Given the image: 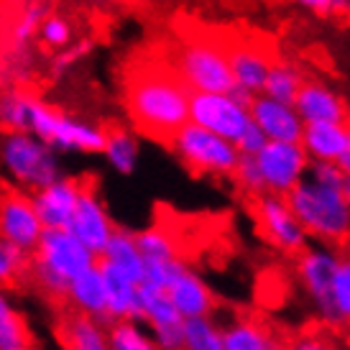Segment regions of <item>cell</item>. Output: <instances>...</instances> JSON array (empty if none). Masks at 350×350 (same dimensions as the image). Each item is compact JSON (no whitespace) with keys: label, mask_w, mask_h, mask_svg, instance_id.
Instances as JSON below:
<instances>
[{"label":"cell","mask_w":350,"mask_h":350,"mask_svg":"<svg viewBox=\"0 0 350 350\" xmlns=\"http://www.w3.org/2000/svg\"><path fill=\"white\" fill-rule=\"evenodd\" d=\"M301 82H304V72L294 62L276 59V62H271V67H269V75H266L261 92L273 100H282V103H294Z\"/></svg>","instance_id":"26"},{"label":"cell","mask_w":350,"mask_h":350,"mask_svg":"<svg viewBox=\"0 0 350 350\" xmlns=\"http://www.w3.org/2000/svg\"><path fill=\"white\" fill-rule=\"evenodd\" d=\"M36 39L51 51H59L64 49L69 41L75 39V31H72V23L67 18H62V16H44L41 21L39 31H36Z\"/></svg>","instance_id":"36"},{"label":"cell","mask_w":350,"mask_h":350,"mask_svg":"<svg viewBox=\"0 0 350 350\" xmlns=\"http://www.w3.org/2000/svg\"><path fill=\"white\" fill-rule=\"evenodd\" d=\"M67 301L79 312V314H90L100 320L103 325H110V314H107V297H105V282L100 273L98 263L90 266L88 271L77 273L67 286Z\"/></svg>","instance_id":"20"},{"label":"cell","mask_w":350,"mask_h":350,"mask_svg":"<svg viewBox=\"0 0 350 350\" xmlns=\"http://www.w3.org/2000/svg\"><path fill=\"white\" fill-rule=\"evenodd\" d=\"M107 131L92 120H77L59 110L46 144L59 154H103Z\"/></svg>","instance_id":"14"},{"label":"cell","mask_w":350,"mask_h":350,"mask_svg":"<svg viewBox=\"0 0 350 350\" xmlns=\"http://www.w3.org/2000/svg\"><path fill=\"white\" fill-rule=\"evenodd\" d=\"M82 185L85 182L64 174L49 185L33 189L31 202H33V210H36L44 228H67L69 217L75 213L77 197L82 192Z\"/></svg>","instance_id":"13"},{"label":"cell","mask_w":350,"mask_h":350,"mask_svg":"<svg viewBox=\"0 0 350 350\" xmlns=\"http://www.w3.org/2000/svg\"><path fill=\"white\" fill-rule=\"evenodd\" d=\"M103 156H105L107 166L120 176L133 174L138 169V159H141V141H138L136 131H128V128L107 131Z\"/></svg>","instance_id":"23"},{"label":"cell","mask_w":350,"mask_h":350,"mask_svg":"<svg viewBox=\"0 0 350 350\" xmlns=\"http://www.w3.org/2000/svg\"><path fill=\"white\" fill-rule=\"evenodd\" d=\"M335 164L340 166L345 174H350V128H348V138H345V146H342L340 156L335 159Z\"/></svg>","instance_id":"45"},{"label":"cell","mask_w":350,"mask_h":350,"mask_svg":"<svg viewBox=\"0 0 350 350\" xmlns=\"http://www.w3.org/2000/svg\"><path fill=\"white\" fill-rule=\"evenodd\" d=\"M138 301H141V320L151 325H166V322H179L182 314L176 312L172 297L166 294V289L154 286L148 282L138 284Z\"/></svg>","instance_id":"27"},{"label":"cell","mask_w":350,"mask_h":350,"mask_svg":"<svg viewBox=\"0 0 350 350\" xmlns=\"http://www.w3.org/2000/svg\"><path fill=\"white\" fill-rule=\"evenodd\" d=\"M189 120L235 144L243 128L251 123V110L235 103L228 92H192Z\"/></svg>","instance_id":"10"},{"label":"cell","mask_w":350,"mask_h":350,"mask_svg":"<svg viewBox=\"0 0 350 350\" xmlns=\"http://www.w3.org/2000/svg\"><path fill=\"white\" fill-rule=\"evenodd\" d=\"M95 49V41L92 39H82V41H69L64 49H59V54H54L49 64L51 77H64L69 69L75 67L77 62L88 59Z\"/></svg>","instance_id":"39"},{"label":"cell","mask_w":350,"mask_h":350,"mask_svg":"<svg viewBox=\"0 0 350 350\" xmlns=\"http://www.w3.org/2000/svg\"><path fill=\"white\" fill-rule=\"evenodd\" d=\"M0 18H3V0H0Z\"/></svg>","instance_id":"47"},{"label":"cell","mask_w":350,"mask_h":350,"mask_svg":"<svg viewBox=\"0 0 350 350\" xmlns=\"http://www.w3.org/2000/svg\"><path fill=\"white\" fill-rule=\"evenodd\" d=\"M348 128L350 123H327V120L304 123L299 144L312 161H335L345 146Z\"/></svg>","instance_id":"21"},{"label":"cell","mask_w":350,"mask_h":350,"mask_svg":"<svg viewBox=\"0 0 350 350\" xmlns=\"http://www.w3.org/2000/svg\"><path fill=\"white\" fill-rule=\"evenodd\" d=\"M228 95H230L235 103H241V105H245V107H251L253 98H256L251 90H245L243 85H238V82H233V88L228 90Z\"/></svg>","instance_id":"44"},{"label":"cell","mask_w":350,"mask_h":350,"mask_svg":"<svg viewBox=\"0 0 350 350\" xmlns=\"http://www.w3.org/2000/svg\"><path fill=\"white\" fill-rule=\"evenodd\" d=\"M340 261L338 248L327 243H320L314 248H304L299 251V263H297V273L301 279V286L310 297L312 307L317 312L325 325L335 327V310H332V279H335V269Z\"/></svg>","instance_id":"8"},{"label":"cell","mask_w":350,"mask_h":350,"mask_svg":"<svg viewBox=\"0 0 350 350\" xmlns=\"http://www.w3.org/2000/svg\"><path fill=\"white\" fill-rule=\"evenodd\" d=\"M187 350H223V327L213 320V314L182 317Z\"/></svg>","instance_id":"30"},{"label":"cell","mask_w":350,"mask_h":350,"mask_svg":"<svg viewBox=\"0 0 350 350\" xmlns=\"http://www.w3.org/2000/svg\"><path fill=\"white\" fill-rule=\"evenodd\" d=\"M230 179H233L235 187L248 197H258V195L266 192L261 169H258V164H256V159H253V156H241V159H238V164H235Z\"/></svg>","instance_id":"38"},{"label":"cell","mask_w":350,"mask_h":350,"mask_svg":"<svg viewBox=\"0 0 350 350\" xmlns=\"http://www.w3.org/2000/svg\"><path fill=\"white\" fill-rule=\"evenodd\" d=\"M307 176H312L314 182H320L325 187H335V189H342L345 185V172L335 161H312L310 159V169H307Z\"/></svg>","instance_id":"41"},{"label":"cell","mask_w":350,"mask_h":350,"mask_svg":"<svg viewBox=\"0 0 350 350\" xmlns=\"http://www.w3.org/2000/svg\"><path fill=\"white\" fill-rule=\"evenodd\" d=\"M136 245L144 261L148 258H172V256H179L176 251L174 238L166 233L161 225H151V228H144V230H136Z\"/></svg>","instance_id":"34"},{"label":"cell","mask_w":350,"mask_h":350,"mask_svg":"<svg viewBox=\"0 0 350 350\" xmlns=\"http://www.w3.org/2000/svg\"><path fill=\"white\" fill-rule=\"evenodd\" d=\"M29 345V327L0 286V350H26Z\"/></svg>","instance_id":"31"},{"label":"cell","mask_w":350,"mask_h":350,"mask_svg":"<svg viewBox=\"0 0 350 350\" xmlns=\"http://www.w3.org/2000/svg\"><path fill=\"white\" fill-rule=\"evenodd\" d=\"M33 92L21 90L18 85H8L0 90V128L3 131H26Z\"/></svg>","instance_id":"28"},{"label":"cell","mask_w":350,"mask_h":350,"mask_svg":"<svg viewBox=\"0 0 350 350\" xmlns=\"http://www.w3.org/2000/svg\"><path fill=\"white\" fill-rule=\"evenodd\" d=\"M98 269L105 282V297H107V314L113 320H141V301H138V284L116 269L113 263L98 258Z\"/></svg>","instance_id":"18"},{"label":"cell","mask_w":350,"mask_h":350,"mask_svg":"<svg viewBox=\"0 0 350 350\" xmlns=\"http://www.w3.org/2000/svg\"><path fill=\"white\" fill-rule=\"evenodd\" d=\"M126 113L138 136L166 144L189 120L192 90L172 64L144 62L126 75Z\"/></svg>","instance_id":"1"},{"label":"cell","mask_w":350,"mask_h":350,"mask_svg":"<svg viewBox=\"0 0 350 350\" xmlns=\"http://www.w3.org/2000/svg\"><path fill=\"white\" fill-rule=\"evenodd\" d=\"M10 3H23V0H10Z\"/></svg>","instance_id":"48"},{"label":"cell","mask_w":350,"mask_h":350,"mask_svg":"<svg viewBox=\"0 0 350 350\" xmlns=\"http://www.w3.org/2000/svg\"><path fill=\"white\" fill-rule=\"evenodd\" d=\"M62 342L72 350H107V325L77 312L62 325Z\"/></svg>","instance_id":"24"},{"label":"cell","mask_w":350,"mask_h":350,"mask_svg":"<svg viewBox=\"0 0 350 350\" xmlns=\"http://www.w3.org/2000/svg\"><path fill=\"white\" fill-rule=\"evenodd\" d=\"M266 141H269L266 133L251 120V123L243 128V133L238 136V141H235V148H238V154L241 156H256L263 146H266Z\"/></svg>","instance_id":"43"},{"label":"cell","mask_w":350,"mask_h":350,"mask_svg":"<svg viewBox=\"0 0 350 350\" xmlns=\"http://www.w3.org/2000/svg\"><path fill=\"white\" fill-rule=\"evenodd\" d=\"M261 169L266 192L286 195L307 176L310 156L299 141H266V146L253 156Z\"/></svg>","instance_id":"9"},{"label":"cell","mask_w":350,"mask_h":350,"mask_svg":"<svg viewBox=\"0 0 350 350\" xmlns=\"http://www.w3.org/2000/svg\"><path fill=\"white\" fill-rule=\"evenodd\" d=\"M107 348L110 350H156L151 330L144 320H113L107 325Z\"/></svg>","instance_id":"29"},{"label":"cell","mask_w":350,"mask_h":350,"mask_svg":"<svg viewBox=\"0 0 350 350\" xmlns=\"http://www.w3.org/2000/svg\"><path fill=\"white\" fill-rule=\"evenodd\" d=\"M251 120L261 128L269 141H299L304 120L294 110L292 103H282L258 92L251 103Z\"/></svg>","instance_id":"15"},{"label":"cell","mask_w":350,"mask_h":350,"mask_svg":"<svg viewBox=\"0 0 350 350\" xmlns=\"http://www.w3.org/2000/svg\"><path fill=\"white\" fill-rule=\"evenodd\" d=\"M67 228L88 248H92L100 256V251L107 243V238L116 230V223H113V217H110L105 202L100 200L98 192L90 189L88 185H82V192L77 197V204H75V213L69 217Z\"/></svg>","instance_id":"12"},{"label":"cell","mask_w":350,"mask_h":350,"mask_svg":"<svg viewBox=\"0 0 350 350\" xmlns=\"http://www.w3.org/2000/svg\"><path fill=\"white\" fill-rule=\"evenodd\" d=\"M41 233H44V225L33 210L31 197L21 192L0 195V238L3 241L31 253L39 243Z\"/></svg>","instance_id":"11"},{"label":"cell","mask_w":350,"mask_h":350,"mask_svg":"<svg viewBox=\"0 0 350 350\" xmlns=\"http://www.w3.org/2000/svg\"><path fill=\"white\" fill-rule=\"evenodd\" d=\"M342 197H345V202H348V210H350V174L345 176V185H342Z\"/></svg>","instance_id":"46"},{"label":"cell","mask_w":350,"mask_h":350,"mask_svg":"<svg viewBox=\"0 0 350 350\" xmlns=\"http://www.w3.org/2000/svg\"><path fill=\"white\" fill-rule=\"evenodd\" d=\"M279 340L266 325L253 320H238L223 327V350H273Z\"/></svg>","instance_id":"25"},{"label":"cell","mask_w":350,"mask_h":350,"mask_svg":"<svg viewBox=\"0 0 350 350\" xmlns=\"http://www.w3.org/2000/svg\"><path fill=\"white\" fill-rule=\"evenodd\" d=\"M166 294L172 297L176 312L182 317H197V314H213L217 301L213 289L207 286L202 276L187 266L174 282L166 286Z\"/></svg>","instance_id":"19"},{"label":"cell","mask_w":350,"mask_h":350,"mask_svg":"<svg viewBox=\"0 0 350 350\" xmlns=\"http://www.w3.org/2000/svg\"><path fill=\"white\" fill-rule=\"evenodd\" d=\"M151 338L159 350H179L185 348V330H182V320L166 322V325H151Z\"/></svg>","instance_id":"40"},{"label":"cell","mask_w":350,"mask_h":350,"mask_svg":"<svg viewBox=\"0 0 350 350\" xmlns=\"http://www.w3.org/2000/svg\"><path fill=\"white\" fill-rule=\"evenodd\" d=\"M284 197L310 238H317L332 248H340L350 241V210L342 189L325 187L312 176H304Z\"/></svg>","instance_id":"3"},{"label":"cell","mask_w":350,"mask_h":350,"mask_svg":"<svg viewBox=\"0 0 350 350\" xmlns=\"http://www.w3.org/2000/svg\"><path fill=\"white\" fill-rule=\"evenodd\" d=\"M44 16H46V3L44 0H29L21 8V13L16 16V21H13V26L8 31L10 44H31L36 39V31H39Z\"/></svg>","instance_id":"32"},{"label":"cell","mask_w":350,"mask_h":350,"mask_svg":"<svg viewBox=\"0 0 350 350\" xmlns=\"http://www.w3.org/2000/svg\"><path fill=\"white\" fill-rule=\"evenodd\" d=\"M100 258L113 263L116 269L128 273L136 284L144 282V256L136 245V235L128 228H116L113 235L107 238L105 248L100 251Z\"/></svg>","instance_id":"22"},{"label":"cell","mask_w":350,"mask_h":350,"mask_svg":"<svg viewBox=\"0 0 350 350\" xmlns=\"http://www.w3.org/2000/svg\"><path fill=\"white\" fill-rule=\"evenodd\" d=\"M294 110L299 113L304 123H317V120H327V123H350V107L338 95L330 85L325 82H301L299 92L294 98Z\"/></svg>","instance_id":"16"},{"label":"cell","mask_w":350,"mask_h":350,"mask_svg":"<svg viewBox=\"0 0 350 350\" xmlns=\"http://www.w3.org/2000/svg\"><path fill=\"white\" fill-rule=\"evenodd\" d=\"M172 67L192 92H228L233 88V72L228 46L213 39H187L174 51Z\"/></svg>","instance_id":"6"},{"label":"cell","mask_w":350,"mask_h":350,"mask_svg":"<svg viewBox=\"0 0 350 350\" xmlns=\"http://www.w3.org/2000/svg\"><path fill=\"white\" fill-rule=\"evenodd\" d=\"M185 269L187 263L179 256H172V258H148V261H144V282L166 289Z\"/></svg>","instance_id":"37"},{"label":"cell","mask_w":350,"mask_h":350,"mask_svg":"<svg viewBox=\"0 0 350 350\" xmlns=\"http://www.w3.org/2000/svg\"><path fill=\"white\" fill-rule=\"evenodd\" d=\"M228 62H230L233 82L251 90L253 95H258L263 90V82H266V75H269V67H271L273 59L261 44L238 41V44L228 46Z\"/></svg>","instance_id":"17"},{"label":"cell","mask_w":350,"mask_h":350,"mask_svg":"<svg viewBox=\"0 0 350 350\" xmlns=\"http://www.w3.org/2000/svg\"><path fill=\"white\" fill-rule=\"evenodd\" d=\"M98 253L88 248L69 228H44L39 243L31 251L33 282L44 294L62 299L77 273L98 263Z\"/></svg>","instance_id":"2"},{"label":"cell","mask_w":350,"mask_h":350,"mask_svg":"<svg viewBox=\"0 0 350 350\" xmlns=\"http://www.w3.org/2000/svg\"><path fill=\"white\" fill-rule=\"evenodd\" d=\"M253 215L258 223V233L269 245H273L282 253H299L307 248L310 235L292 213V207L286 202L284 195H273V192H263V195L253 197Z\"/></svg>","instance_id":"7"},{"label":"cell","mask_w":350,"mask_h":350,"mask_svg":"<svg viewBox=\"0 0 350 350\" xmlns=\"http://www.w3.org/2000/svg\"><path fill=\"white\" fill-rule=\"evenodd\" d=\"M335 327H350V256H340L332 279Z\"/></svg>","instance_id":"33"},{"label":"cell","mask_w":350,"mask_h":350,"mask_svg":"<svg viewBox=\"0 0 350 350\" xmlns=\"http://www.w3.org/2000/svg\"><path fill=\"white\" fill-rule=\"evenodd\" d=\"M0 172L23 189H39L59 176L64 164L59 151L29 131H5L0 136Z\"/></svg>","instance_id":"4"},{"label":"cell","mask_w":350,"mask_h":350,"mask_svg":"<svg viewBox=\"0 0 350 350\" xmlns=\"http://www.w3.org/2000/svg\"><path fill=\"white\" fill-rule=\"evenodd\" d=\"M169 148L176 154V159L197 176H220L230 179L235 164H238V148L233 141L217 136L207 128L197 126L192 120H187L185 126L176 131Z\"/></svg>","instance_id":"5"},{"label":"cell","mask_w":350,"mask_h":350,"mask_svg":"<svg viewBox=\"0 0 350 350\" xmlns=\"http://www.w3.org/2000/svg\"><path fill=\"white\" fill-rule=\"evenodd\" d=\"M297 3L320 18H348L350 16V0H297Z\"/></svg>","instance_id":"42"},{"label":"cell","mask_w":350,"mask_h":350,"mask_svg":"<svg viewBox=\"0 0 350 350\" xmlns=\"http://www.w3.org/2000/svg\"><path fill=\"white\" fill-rule=\"evenodd\" d=\"M31 253L0 238V286H10L29 269Z\"/></svg>","instance_id":"35"}]
</instances>
